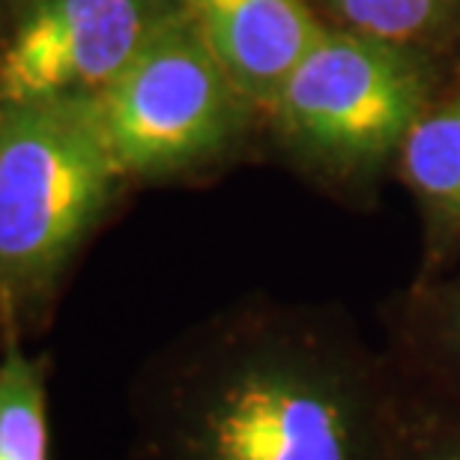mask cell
I'll list each match as a JSON object with an SVG mask.
<instances>
[{
    "instance_id": "9",
    "label": "cell",
    "mask_w": 460,
    "mask_h": 460,
    "mask_svg": "<svg viewBox=\"0 0 460 460\" xmlns=\"http://www.w3.org/2000/svg\"><path fill=\"white\" fill-rule=\"evenodd\" d=\"M394 362L419 380L460 398V275L428 293L410 326L407 353Z\"/></svg>"
},
{
    "instance_id": "5",
    "label": "cell",
    "mask_w": 460,
    "mask_h": 460,
    "mask_svg": "<svg viewBox=\"0 0 460 460\" xmlns=\"http://www.w3.org/2000/svg\"><path fill=\"white\" fill-rule=\"evenodd\" d=\"M177 0H33L0 54V105L96 96Z\"/></svg>"
},
{
    "instance_id": "6",
    "label": "cell",
    "mask_w": 460,
    "mask_h": 460,
    "mask_svg": "<svg viewBox=\"0 0 460 460\" xmlns=\"http://www.w3.org/2000/svg\"><path fill=\"white\" fill-rule=\"evenodd\" d=\"M245 102H275L284 78L323 33L305 0H177Z\"/></svg>"
},
{
    "instance_id": "4",
    "label": "cell",
    "mask_w": 460,
    "mask_h": 460,
    "mask_svg": "<svg viewBox=\"0 0 460 460\" xmlns=\"http://www.w3.org/2000/svg\"><path fill=\"white\" fill-rule=\"evenodd\" d=\"M421 72L394 45L356 31H323L275 96L290 137L341 164L380 159L421 111Z\"/></svg>"
},
{
    "instance_id": "2",
    "label": "cell",
    "mask_w": 460,
    "mask_h": 460,
    "mask_svg": "<svg viewBox=\"0 0 460 460\" xmlns=\"http://www.w3.org/2000/svg\"><path fill=\"white\" fill-rule=\"evenodd\" d=\"M117 177L93 96L0 105V281L51 279L102 216Z\"/></svg>"
},
{
    "instance_id": "1",
    "label": "cell",
    "mask_w": 460,
    "mask_h": 460,
    "mask_svg": "<svg viewBox=\"0 0 460 460\" xmlns=\"http://www.w3.org/2000/svg\"><path fill=\"white\" fill-rule=\"evenodd\" d=\"M398 365L317 326H252L144 403L155 460H389Z\"/></svg>"
},
{
    "instance_id": "11",
    "label": "cell",
    "mask_w": 460,
    "mask_h": 460,
    "mask_svg": "<svg viewBox=\"0 0 460 460\" xmlns=\"http://www.w3.org/2000/svg\"><path fill=\"white\" fill-rule=\"evenodd\" d=\"M349 31L398 45L434 31L455 0H326Z\"/></svg>"
},
{
    "instance_id": "3",
    "label": "cell",
    "mask_w": 460,
    "mask_h": 460,
    "mask_svg": "<svg viewBox=\"0 0 460 460\" xmlns=\"http://www.w3.org/2000/svg\"><path fill=\"white\" fill-rule=\"evenodd\" d=\"M93 105L119 173H164L222 150L245 96L173 4Z\"/></svg>"
},
{
    "instance_id": "7",
    "label": "cell",
    "mask_w": 460,
    "mask_h": 460,
    "mask_svg": "<svg viewBox=\"0 0 460 460\" xmlns=\"http://www.w3.org/2000/svg\"><path fill=\"white\" fill-rule=\"evenodd\" d=\"M403 173L428 209L437 252L460 236V96L419 117L403 137Z\"/></svg>"
},
{
    "instance_id": "10",
    "label": "cell",
    "mask_w": 460,
    "mask_h": 460,
    "mask_svg": "<svg viewBox=\"0 0 460 460\" xmlns=\"http://www.w3.org/2000/svg\"><path fill=\"white\" fill-rule=\"evenodd\" d=\"M0 460H49L42 374L22 353L0 365Z\"/></svg>"
},
{
    "instance_id": "8",
    "label": "cell",
    "mask_w": 460,
    "mask_h": 460,
    "mask_svg": "<svg viewBox=\"0 0 460 460\" xmlns=\"http://www.w3.org/2000/svg\"><path fill=\"white\" fill-rule=\"evenodd\" d=\"M389 460H460V398L419 380L401 365Z\"/></svg>"
}]
</instances>
